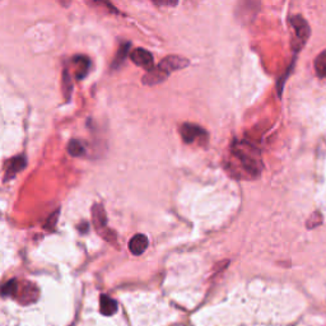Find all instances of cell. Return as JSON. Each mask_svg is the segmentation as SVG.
<instances>
[{
  "label": "cell",
  "instance_id": "1",
  "mask_svg": "<svg viewBox=\"0 0 326 326\" xmlns=\"http://www.w3.org/2000/svg\"><path fill=\"white\" fill-rule=\"evenodd\" d=\"M261 158L256 147L247 142H234L231 147L228 170L238 178H255L261 171Z\"/></svg>",
  "mask_w": 326,
  "mask_h": 326
},
{
  "label": "cell",
  "instance_id": "2",
  "mask_svg": "<svg viewBox=\"0 0 326 326\" xmlns=\"http://www.w3.org/2000/svg\"><path fill=\"white\" fill-rule=\"evenodd\" d=\"M290 25H292L293 30V48L298 51L305 46L308 37H310V25L301 15L290 18Z\"/></svg>",
  "mask_w": 326,
  "mask_h": 326
},
{
  "label": "cell",
  "instance_id": "3",
  "mask_svg": "<svg viewBox=\"0 0 326 326\" xmlns=\"http://www.w3.org/2000/svg\"><path fill=\"white\" fill-rule=\"evenodd\" d=\"M181 137L185 140V143L191 144L194 142H200L204 143L206 140V131L203 127L198 126V125L194 124H183L181 126Z\"/></svg>",
  "mask_w": 326,
  "mask_h": 326
},
{
  "label": "cell",
  "instance_id": "4",
  "mask_svg": "<svg viewBox=\"0 0 326 326\" xmlns=\"http://www.w3.org/2000/svg\"><path fill=\"white\" fill-rule=\"evenodd\" d=\"M130 59H131L132 63L135 65L140 66V68L147 69L148 71L152 70L153 69V55L149 52V51L144 50V48H137V50L132 51L130 53Z\"/></svg>",
  "mask_w": 326,
  "mask_h": 326
},
{
  "label": "cell",
  "instance_id": "5",
  "mask_svg": "<svg viewBox=\"0 0 326 326\" xmlns=\"http://www.w3.org/2000/svg\"><path fill=\"white\" fill-rule=\"evenodd\" d=\"M187 65H188L187 59L182 58V56H176V55L165 58L159 64L162 70L165 71V73H167L168 75H170L173 70H178V69H182Z\"/></svg>",
  "mask_w": 326,
  "mask_h": 326
},
{
  "label": "cell",
  "instance_id": "6",
  "mask_svg": "<svg viewBox=\"0 0 326 326\" xmlns=\"http://www.w3.org/2000/svg\"><path fill=\"white\" fill-rule=\"evenodd\" d=\"M92 216H93V222L94 226H96L97 231L101 233V236L106 237L104 234L107 233V219H106V214H104L103 208H102L101 204H94L93 209H92Z\"/></svg>",
  "mask_w": 326,
  "mask_h": 326
},
{
  "label": "cell",
  "instance_id": "7",
  "mask_svg": "<svg viewBox=\"0 0 326 326\" xmlns=\"http://www.w3.org/2000/svg\"><path fill=\"white\" fill-rule=\"evenodd\" d=\"M37 288L31 283H25L20 289H18L17 297L22 303H31L37 300Z\"/></svg>",
  "mask_w": 326,
  "mask_h": 326
},
{
  "label": "cell",
  "instance_id": "8",
  "mask_svg": "<svg viewBox=\"0 0 326 326\" xmlns=\"http://www.w3.org/2000/svg\"><path fill=\"white\" fill-rule=\"evenodd\" d=\"M167 76H168V74L165 73V71L162 70V68L158 65L145 74L144 78H143V83L148 84V86H154V84L162 83V82L165 80Z\"/></svg>",
  "mask_w": 326,
  "mask_h": 326
},
{
  "label": "cell",
  "instance_id": "9",
  "mask_svg": "<svg viewBox=\"0 0 326 326\" xmlns=\"http://www.w3.org/2000/svg\"><path fill=\"white\" fill-rule=\"evenodd\" d=\"M148 247V238L142 233H138L130 239L129 242V249L131 251V254L134 255H142L143 252L147 250Z\"/></svg>",
  "mask_w": 326,
  "mask_h": 326
},
{
  "label": "cell",
  "instance_id": "10",
  "mask_svg": "<svg viewBox=\"0 0 326 326\" xmlns=\"http://www.w3.org/2000/svg\"><path fill=\"white\" fill-rule=\"evenodd\" d=\"M99 308L102 315L112 316L117 312V302L108 295H101L99 298Z\"/></svg>",
  "mask_w": 326,
  "mask_h": 326
},
{
  "label": "cell",
  "instance_id": "11",
  "mask_svg": "<svg viewBox=\"0 0 326 326\" xmlns=\"http://www.w3.org/2000/svg\"><path fill=\"white\" fill-rule=\"evenodd\" d=\"M25 166V160L23 157H15L8 162L7 168H5V173H7V178L13 177L15 173L22 171Z\"/></svg>",
  "mask_w": 326,
  "mask_h": 326
},
{
  "label": "cell",
  "instance_id": "12",
  "mask_svg": "<svg viewBox=\"0 0 326 326\" xmlns=\"http://www.w3.org/2000/svg\"><path fill=\"white\" fill-rule=\"evenodd\" d=\"M74 63H75L76 69H75V76L76 79H83L86 76V74L88 73V66H89V60L86 56H76L74 58Z\"/></svg>",
  "mask_w": 326,
  "mask_h": 326
},
{
  "label": "cell",
  "instance_id": "13",
  "mask_svg": "<svg viewBox=\"0 0 326 326\" xmlns=\"http://www.w3.org/2000/svg\"><path fill=\"white\" fill-rule=\"evenodd\" d=\"M315 70L317 76L326 78V50L318 53L317 58L315 59Z\"/></svg>",
  "mask_w": 326,
  "mask_h": 326
},
{
  "label": "cell",
  "instance_id": "14",
  "mask_svg": "<svg viewBox=\"0 0 326 326\" xmlns=\"http://www.w3.org/2000/svg\"><path fill=\"white\" fill-rule=\"evenodd\" d=\"M18 289H19L18 282L15 279H12L3 285L0 293H2V295H7V297H17Z\"/></svg>",
  "mask_w": 326,
  "mask_h": 326
},
{
  "label": "cell",
  "instance_id": "15",
  "mask_svg": "<svg viewBox=\"0 0 326 326\" xmlns=\"http://www.w3.org/2000/svg\"><path fill=\"white\" fill-rule=\"evenodd\" d=\"M68 152L73 157H80L86 153V148L79 140H71L68 145Z\"/></svg>",
  "mask_w": 326,
  "mask_h": 326
},
{
  "label": "cell",
  "instance_id": "16",
  "mask_svg": "<svg viewBox=\"0 0 326 326\" xmlns=\"http://www.w3.org/2000/svg\"><path fill=\"white\" fill-rule=\"evenodd\" d=\"M321 222H322V216H321V214L318 213H312V215L310 216V219L307 221V223H306V226H307V228H315V227L320 226Z\"/></svg>",
  "mask_w": 326,
  "mask_h": 326
}]
</instances>
